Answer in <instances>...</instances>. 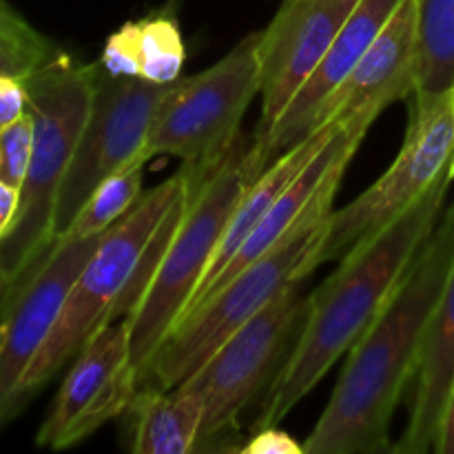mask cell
I'll list each match as a JSON object with an SVG mask.
<instances>
[{
	"label": "cell",
	"instance_id": "cell-17",
	"mask_svg": "<svg viewBox=\"0 0 454 454\" xmlns=\"http://www.w3.org/2000/svg\"><path fill=\"white\" fill-rule=\"evenodd\" d=\"M340 127L341 122H328L317 127L313 133H309L304 140H300L295 146H291V149L284 151L282 155H278V158L257 176V180H253V184L244 191L238 207L231 213L224 238H222L220 242V248H217L215 257H213L211 264H208L207 275H204V279L200 282L198 291L191 297L184 315L202 300L204 293H207L208 288H211V284L220 278L222 270L229 266V262L233 260L235 253L239 251V247L247 242L248 235L255 231V226L264 220V215L270 211V207L278 202L279 195H282L284 191L288 189V184L300 176L301 168L322 151V146L340 131ZM184 315H182V317H184Z\"/></svg>",
	"mask_w": 454,
	"mask_h": 454
},
{
	"label": "cell",
	"instance_id": "cell-10",
	"mask_svg": "<svg viewBox=\"0 0 454 454\" xmlns=\"http://www.w3.org/2000/svg\"><path fill=\"white\" fill-rule=\"evenodd\" d=\"M171 84L111 75L96 62L91 109L80 133L53 217V242L69 231L71 222L93 191L145 153L155 109Z\"/></svg>",
	"mask_w": 454,
	"mask_h": 454
},
{
	"label": "cell",
	"instance_id": "cell-1",
	"mask_svg": "<svg viewBox=\"0 0 454 454\" xmlns=\"http://www.w3.org/2000/svg\"><path fill=\"white\" fill-rule=\"evenodd\" d=\"M454 264V204L442 215L386 309L350 348L306 454L390 450V421L415 377L426 326Z\"/></svg>",
	"mask_w": 454,
	"mask_h": 454
},
{
	"label": "cell",
	"instance_id": "cell-27",
	"mask_svg": "<svg viewBox=\"0 0 454 454\" xmlns=\"http://www.w3.org/2000/svg\"><path fill=\"white\" fill-rule=\"evenodd\" d=\"M18 204H20V191L0 182V239L12 229L13 217L18 213Z\"/></svg>",
	"mask_w": 454,
	"mask_h": 454
},
{
	"label": "cell",
	"instance_id": "cell-20",
	"mask_svg": "<svg viewBox=\"0 0 454 454\" xmlns=\"http://www.w3.org/2000/svg\"><path fill=\"white\" fill-rule=\"evenodd\" d=\"M417 89L437 96L454 87V0H415Z\"/></svg>",
	"mask_w": 454,
	"mask_h": 454
},
{
	"label": "cell",
	"instance_id": "cell-21",
	"mask_svg": "<svg viewBox=\"0 0 454 454\" xmlns=\"http://www.w3.org/2000/svg\"><path fill=\"white\" fill-rule=\"evenodd\" d=\"M149 155L142 153L106 177L100 186L91 193L75 220L71 222L69 231L65 235L71 238H91V235H102L109 231L120 217L127 215L133 208V204L142 198V180H145V168L149 162ZM62 235V238H65Z\"/></svg>",
	"mask_w": 454,
	"mask_h": 454
},
{
	"label": "cell",
	"instance_id": "cell-28",
	"mask_svg": "<svg viewBox=\"0 0 454 454\" xmlns=\"http://www.w3.org/2000/svg\"><path fill=\"white\" fill-rule=\"evenodd\" d=\"M434 454H454V390L450 395V402H448L446 415H443L442 433H439Z\"/></svg>",
	"mask_w": 454,
	"mask_h": 454
},
{
	"label": "cell",
	"instance_id": "cell-19",
	"mask_svg": "<svg viewBox=\"0 0 454 454\" xmlns=\"http://www.w3.org/2000/svg\"><path fill=\"white\" fill-rule=\"evenodd\" d=\"M127 415H131V452L191 454L202 428L204 399L186 384L171 390L142 388Z\"/></svg>",
	"mask_w": 454,
	"mask_h": 454
},
{
	"label": "cell",
	"instance_id": "cell-31",
	"mask_svg": "<svg viewBox=\"0 0 454 454\" xmlns=\"http://www.w3.org/2000/svg\"><path fill=\"white\" fill-rule=\"evenodd\" d=\"M452 93H454V87H452Z\"/></svg>",
	"mask_w": 454,
	"mask_h": 454
},
{
	"label": "cell",
	"instance_id": "cell-6",
	"mask_svg": "<svg viewBox=\"0 0 454 454\" xmlns=\"http://www.w3.org/2000/svg\"><path fill=\"white\" fill-rule=\"evenodd\" d=\"M333 200H324L291 235L222 284L191 310L137 375V388L171 390L184 384L239 326L301 284L319 266Z\"/></svg>",
	"mask_w": 454,
	"mask_h": 454
},
{
	"label": "cell",
	"instance_id": "cell-8",
	"mask_svg": "<svg viewBox=\"0 0 454 454\" xmlns=\"http://www.w3.org/2000/svg\"><path fill=\"white\" fill-rule=\"evenodd\" d=\"M309 315V295L293 284L266 309L239 326L189 380L204 399V419L195 452L229 450L239 415L260 402L291 355Z\"/></svg>",
	"mask_w": 454,
	"mask_h": 454
},
{
	"label": "cell",
	"instance_id": "cell-22",
	"mask_svg": "<svg viewBox=\"0 0 454 454\" xmlns=\"http://www.w3.org/2000/svg\"><path fill=\"white\" fill-rule=\"evenodd\" d=\"M34 149V122L25 114L0 129V182L20 191Z\"/></svg>",
	"mask_w": 454,
	"mask_h": 454
},
{
	"label": "cell",
	"instance_id": "cell-11",
	"mask_svg": "<svg viewBox=\"0 0 454 454\" xmlns=\"http://www.w3.org/2000/svg\"><path fill=\"white\" fill-rule=\"evenodd\" d=\"M137 371L124 319L106 324L75 355L35 443L65 450L127 415L137 395Z\"/></svg>",
	"mask_w": 454,
	"mask_h": 454
},
{
	"label": "cell",
	"instance_id": "cell-2",
	"mask_svg": "<svg viewBox=\"0 0 454 454\" xmlns=\"http://www.w3.org/2000/svg\"><path fill=\"white\" fill-rule=\"evenodd\" d=\"M452 176H443L419 202L346 253L340 269L309 295V315L278 377L257 402L251 433L278 426L372 326L442 220Z\"/></svg>",
	"mask_w": 454,
	"mask_h": 454
},
{
	"label": "cell",
	"instance_id": "cell-9",
	"mask_svg": "<svg viewBox=\"0 0 454 454\" xmlns=\"http://www.w3.org/2000/svg\"><path fill=\"white\" fill-rule=\"evenodd\" d=\"M454 160V93L415 96L411 124L388 171L362 195L328 215L319 266L368 242L372 235L419 202Z\"/></svg>",
	"mask_w": 454,
	"mask_h": 454
},
{
	"label": "cell",
	"instance_id": "cell-5",
	"mask_svg": "<svg viewBox=\"0 0 454 454\" xmlns=\"http://www.w3.org/2000/svg\"><path fill=\"white\" fill-rule=\"evenodd\" d=\"M22 82L27 114L34 122V149L18 213L0 239V270L7 279L0 306L20 288L53 244L58 195L91 109L96 65H80L60 51Z\"/></svg>",
	"mask_w": 454,
	"mask_h": 454
},
{
	"label": "cell",
	"instance_id": "cell-14",
	"mask_svg": "<svg viewBox=\"0 0 454 454\" xmlns=\"http://www.w3.org/2000/svg\"><path fill=\"white\" fill-rule=\"evenodd\" d=\"M417 89V12L415 0H402L390 20L348 75L324 98L313 127L348 122L362 114L380 118L384 109Z\"/></svg>",
	"mask_w": 454,
	"mask_h": 454
},
{
	"label": "cell",
	"instance_id": "cell-23",
	"mask_svg": "<svg viewBox=\"0 0 454 454\" xmlns=\"http://www.w3.org/2000/svg\"><path fill=\"white\" fill-rule=\"evenodd\" d=\"M0 43L25 53L40 67H44L60 53L51 40L44 38L16 9L9 7L7 0H0Z\"/></svg>",
	"mask_w": 454,
	"mask_h": 454
},
{
	"label": "cell",
	"instance_id": "cell-29",
	"mask_svg": "<svg viewBox=\"0 0 454 454\" xmlns=\"http://www.w3.org/2000/svg\"><path fill=\"white\" fill-rule=\"evenodd\" d=\"M4 286H7V279H4L3 270H0V300H3V293H4Z\"/></svg>",
	"mask_w": 454,
	"mask_h": 454
},
{
	"label": "cell",
	"instance_id": "cell-13",
	"mask_svg": "<svg viewBox=\"0 0 454 454\" xmlns=\"http://www.w3.org/2000/svg\"><path fill=\"white\" fill-rule=\"evenodd\" d=\"M359 0H284L266 29L260 31L262 118L255 136L275 127L306 80L315 74Z\"/></svg>",
	"mask_w": 454,
	"mask_h": 454
},
{
	"label": "cell",
	"instance_id": "cell-12",
	"mask_svg": "<svg viewBox=\"0 0 454 454\" xmlns=\"http://www.w3.org/2000/svg\"><path fill=\"white\" fill-rule=\"evenodd\" d=\"M102 235L56 239L20 288L0 306V426L12 421L9 412L22 377L51 335L75 278Z\"/></svg>",
	"mask_w": 454,
	"mask_h": 454
},
{
	"label": "cell",
	"instance_id": "cell-30",
	"mask_svg": "<svg viewBox=\"0 0 454 454\" xmlns=\"http://www.w3.org/2000/svg\"><path fill=\"white\" fill-rule=\"evenodd\" d=\"M450 176H452V182H454V160H452V167H450Z\"/></svg>",
	"mask_w": 454,
	"mask_h": 454
},
{
	"label": "cell",
	"instance_id": "cell-24",
	"mask_svg": "<svg viewBox=\"0 0 454 454\" xmlns=\"http://www.w3.org/2000/svg\"><path fill=\"white\" fill-rule=\"evenodd\" d=\"M242 454H306L304 443L295 442L288 433L279 430L278 426H266L255 430L251 442L239 448Z\"/></svg>",
	"mask_w": 454,
	"mask_h": 454
},
{
	"label": "cell",
	"instance_id": "cell-18",
	"mask_svg": "<svg viewBox=\"0 0 454 454\" xmlns=\"http://www.w3.org/2000/svg\"><path fill=\"white\" fill-rule=\"evenodd\" d=\"M184 40L171 13H151L131 20L109 35L100 65L111 75L171 84L184 65Z\"/></svg>",
	"mask_w": 454,
	"mask_h": 454
},
{
	"label": "cell",
	"instance_id": "cell-3",
	"mask_svg": "<svg viewBox=\"0 0 454 454\" xmlns=\"http://www.w3.org/2000/svg\"><path fill=\"white\" fill-rule=\"evenodd\" d=\"M269 164L255 133H239L211 176L164 222L142 270L140 295L124 317L137 375L182 319L220 248L231 213Z\"/></svg>",
	"mask_w": 454,
	"mask_h": 454
},
{
	"label": "cell",
	"instance_id": "cell-16",
	"mask_svg": "<svg viewBox=\"0 0 454 454\" xmlns=\"http://www.w3.org/2000/svg\"><path fill=\"white\" fill-rule=\"evenodd\" d=\"M415 399L411 421L395 452H434L443 415L454 390V264L446 288L426 326L415 368Z\"/></svg>",
	"mask_w": 454,
	"mask_h": 454
},
{
	"label": "cell",
	"instance_id": "cell-7",
	"mask_svg": "<svg viewBox=\"0 0 454 454\" xmlns=\"http://www.w3.org/2000/svg\"><path fill=\"white\" fill-rule=\"evenodd\" d=\"M260 31L239 40L222 60L164 91L145 153L173 155L189 191L198 189L242 133V118L260 93Z\"/></svg>",
	"mask_w": 454,
	"mask_h": 454
},
{
	"label": "cell",
	"instance_id": "cell-25",
	"mask_svg": "<svg viewBox=\"0 0 454 454\" xmlns=\"http://www.w3.org/2000/svg\"><path fill=\"white\" fill-rule=\"evenodd\" d=\"M27 114V89L20 78L0 75V129Z\"/></svg>",
	"mask_w": 454,
	"mask_h": 454
},
{
	"label": "cell",
	"instance_id": "cell-26",
	"mask_svg": "<svg viewBox=\"0 0 454 454\" xmlns=\"http://www.w3.org/2000/svg\"><path fill=\"white\" fill-rule=\"evenodd\" d=\"M40 65L27 58L25 53L16 51V49L7 47L0 43V75H13V78L25 80L34 71H38Z\"/></svg>",
	"mask_w": 454,
	"mask_h": 454
},
{
	"label": "cell",
	"instance_id": "cell-15",
	"mask_svg": "<svg viewBox=\"0 0 454 454\" xmlns=\"http://www.w3.org/2000/svg\"><path fill=\"white\" fill-rule=\"evenodd\" d=\"M399 3L402 0H359L355 4L322 65L297 91L291 105L278 118L275 127L262 140L255 136L266 158L275 160V155H282L284 151H288L309 136L317 106L353 71L359 58L366 53V49L375 43L380 31L390 20Z\"/></svg>",
	"mask_w": 454,
	"mask_h": 454
},
{
	"label": "cell",
	"instance_id": "cell-4",
	"mask_svg": "<svg viewBox=\"0 0 454 454\" xmlns=\"http://www.w3.org/2000/svg\"><path fill=\"white\" fill-rule=\"evenodd\" d=\"M186 195L189 182L177 171L149 193H142L131 211L105 231L93 255L75 278L51 335L22 377L9 412L12 419L80 353L89 337L131 313L142 266L153 251L164 222Z\"/></svg>",
	"mask_w": 454,
	"mask_h": 454
}]
</instances>
